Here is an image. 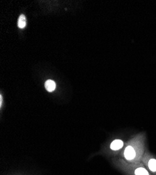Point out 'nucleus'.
<instances>
[{
	"mask_svg": "<svg viewBox=\"0 0 156 175\" xmlns=\"http://www.w3.org/2000/svg\"><path fill=\"white\" fill-rule=\"evenodd\" d=\"M124 155L126 159L128 160L134 159L136 156V153H135V151H134V148L131 147V146H128V147H127L126 150H125Z\"/></svg>",
	"mask_w": 156,
	"mask_h": 175,
	"instance_id": "nucleus-1",
	"label": "nucleus"
},
{
	"mask_svg": "<svg viewBox=\"0 0 156 175\" xmlns=\"http://www.w3.org/2000/svg\"><path fill=\"white\" fill-rule=\"evenodd\" d=\"M45 88L49 92H53L56 88V84L53 80H48L45 83Z\"/></svg>",
	"mask_w": 156,
	"mask_h": 175,
	"instance_id": "nucleus-2",
	"label": "nucleus"
},
{
	"mask_svg": "<svg viewBox=\"0 0 156 175\" xmlns=\"http://www.w3.org/2000/svg\"><path fill=\"white\" fill-rule=\"evenodd\" d=\"M123 146V142L120 139H115L111 144L110 148L112 150L116 151V150L120 149Z\"/></svg>",
	"mask_w": 156,
	"mask_h": 175,
	"instance_id": "nucleus-3",
	"label": "nucleus"
},
{
	"mask_svg": "<svg viewBox=\"0 0 156 175\" xmlns=\"http://www.w3.org/2000/svg\"><path fill=\"white\" fill-rule=\"evenodd\" d=\"M27 21H26V17L24 14H21L19 16L18 21V26L19 28L23 29L26 27Z\"/></svg>",
	"mask_w": 156,
	"mask_h": 175,
	"instance_id": "nucleus-4",
	"label": "nucleus"
},
{
	"mask_svg": "<svg viewBox=\"0 0 156 175\" xmlns=\"http://www.w3.org/2000/svg\"><path fill=\"white\" fill-rule=\"evenodd\" d=\"M149 167L153 172H156V160L152 158L149 162Z\"/></svg>",
	"mask_w": 156,
	"mask_h": 175,
	"instance_id": "nucleus-5",
	"label": "nucleus"
},
{
	"mask_svg": "<svg viewBox=\"0 0 156 175\" xmlns=\"http://www.w3.org/2000/svg\"><path fill=\"white\" fill-rule=\"evenodd\" d=\"M135 175H149V172L146 169L143 167H140V168L136 169L135 170Z\"/></svg>",
	"mask_w": 156,
	"mask_h": 175,
	"instance_id": "nucleus-6",
	"label": "nucleus"
},
{
	"mask_svg": "<svg viewBox=\"0 0 156 175\" xmlns=\"http://www.w3.org/2000/svg\"><path fill=\"white\" fill-rule=\"evenodd\" d=\"M0 106H2V96L0 95Z\"/></svg>",
	"mask_w": 156,
	"mask_h": 175,
	"instance_id": "nucleus-7",
	"label": "nucleus"
}]
</instances>
